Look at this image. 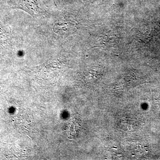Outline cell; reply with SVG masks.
<instances>
[{"label": "cell", "mask_w": 160, "mask_h": 160, "mask_svg": "<svg viewBox=\"0 0 160 160\" xmlns=\"http://www.w3.org/2000/svg\"><path fill=\"white\" fill-rule=\"evenodd\" d=\"M12 7L25 10L29 14H37L39 9L37 0H12Z\"/></svg>", "instance_id": "6da1fadb"}, {"label": "cell", "mask_w": 160, "mask_h": 160, "mask_svg": "<svg viewBox=\"0 0 160 160\" xmlns=\"http://www.w3.org/2000/svg\"><path fill=\"white\" fill-rule=\"evenodd\" d=\"M75 23L69 19L59 20L56 22L53 27V31L59 35H66L74 31Z\"/></svg>", "instance_id": "7a4b0ae2"}, {"label": "cell", "mask_w": 160, "mask_h": 160, "mask_svg": "<svg viewBox=\"0 0 160 160\" xmlns=\"http://www.w3.org/2000/svg\"><path fill=\"white\" fill-rule=\"evenodd\" d=\"M11 36L6 26L0 22V50L8 48L11 43Z\"/></svg>", "instance_id": "3957f363"}]
</instances>
